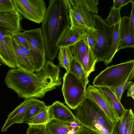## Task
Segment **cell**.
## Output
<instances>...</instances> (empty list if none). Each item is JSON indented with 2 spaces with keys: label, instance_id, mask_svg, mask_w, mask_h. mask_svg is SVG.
<instances>
[{
  "label": "cell",
  "instance_id": "cell-1",
  "mask_svg": "<svg viewBox=\"0 0 134 134\" xmlns=\"http://www.w3.org/2000/svg\"><path fill=\"white\" fill-rule=\"evenodd\" d=\"M41 28L44 40L46 57L53 63L59 49L57 43L62 33L70 25L64 0H50Z\"/></svg>",
  "mask_w": 134,
  "mask_h": 134
},
{
  "label": "cell",
  "instance_id": "cell-2",
  "mask_svg": "<svg viewBox=\"0 0 134 134\" xmlns=\"http://www.w3.org/2000/svg\"><path fill=\"white\" fill-rule=\"evenodd\" d=\"M74 110L76 120L91 130L93 134H113L115 123L95 102L86 96Z\"/></svg>",
  "mask_w": 134,
  "mask_h": 134
},
{
  "label": "cell",
  "instance_id": "cell-3",
  "mask_svg": "<svg viewBox=\"0 0 134 134\" xmlns=\"http://www.w3.org/2000/svg\"><path fill=\"white\" fill-rule=\"evenodd\" d=\"M134 60L107 67L94 79L93 86L110 89L116 87L130 78L134 79Z\"/></svg>",
  "mask_w": 134,
  "mask_h": 134
},
{
  "label": "cell",
  "instance_id": "cell-4",
  "mask_svg": "<svg viewBox=\"0 0 134 134\" xmlns=\"http://www.w3.org/2000/svg\"><path fill=\"white\" fill-rule=\"evenodd\" d=\"M92 14L96 30L91 32L95 42V49L93 52L98 62H104L111 47L114 25H108L97 14Z\"/></svg>",
  "mask_w": 134,
  "mask_h": 134
},
{
  "label": "cell",
  "instance_id": "cell-5",
  "mask_svg": "<svg viewBox=\"0 0 134 134\" xmlns=\"http://www.w3.org/2000/svg\"><path fill=\"white\" fill-rule=\"evenodd\" d=\"M86 89L82 83L73 74L66 72L63 77L62 92L65 103L74 110L86 97Z\"/></svg>",
  "mask_w": 134,
  "mask_h": 134
},
{
  "label": "cell",
  "instance_id": "cell-6",
  "mask_svg": "<svg viewBox=\"0 0 134 134\" xmlns=\"http://www.w3.org/2000/svg\"><path fill=\"white\" fill-rule=\"evenodd\" d=\"M23 31L21 34L29 45L35 70L38 71L44 67L46 62L44 40L41 29L37 28Z\"/></svg>",
  "mask_w": 134,
  "mask_h": 134
},
{
  "label": "cell",
  "instance_id": "cell-7",
  "mask_svg": "<svg viewBox=\"0 0 134 134\" xmlns=\"http://www.w3.org/2000/svg\"><path fill=\"white\" fill-rule=\"evenodd\" d=\"M68 10L70 28L77 26L92 32L96 30L92 13L79 0H64Z\"/></svg>",
  "mask_w": 134,
  "mask_h": 134
},
{
  "label": "cell",
  "instance_id": "cell-8",
  "mask_svg": "<svg viewBox=\"0 0 134 134\" xmlns=\"http://www.w3.org/2000/svg\"><path fill=\"white\" fill-rule=\"evenodd\" d=\"M15 10L25 18L40 24L43 21L46 9L43 0H12Z\"/></svg>",
  "mask_w": 134,
  "mask_h": 134
},
{
  "label": "cell",
  "instance_id": "cell-9",
  "mask_svg": "<svg viewBox=\"0 0 134 134\" xmlns=\"http://www.w3.org/2000/svg\"><path fill=\"white\" fill-rule=\"evenodd\" d=\"M48 134H91L92 131L77 120L72 122H62L51 119L46 125Z\"/></svg>",
  "mask_w": 134,
  "mask_h": 134
},
{
  "label": "cell",
  "instance_id": "cell-10",
  "mask_svg": "<svg viewBox=\"0 0 134 134\" xmlns=\"http://www.w3.org/2000/svg\"><path fill=\"white\" fill-rule=\"evenodd\" d=\"M13 34L0 27V60L11 69L17 68L11 42Z\"/></svg>",
  "mask_w": 134,
  "mask_h": 134
},
{
  "label": "cell",
  "instance_id": "cell-11",
  "mask_svg": "<svg viewBox=\"0 0 134 134\" xmlns=\"http://www.w3.org/2000/svg\"><path fill=\"white\" fill-rule=\"evenodd\" d=\"M41 101L35 98H27L20 104L7 116L2 127L1 131L5 132L8 129L14 124L23 122V119L26 112L32 107Z\"/></svg>",
  "mask_w": 134,
  "mask_h": 134
},
{
  "label": "cell",
  "instance_id": "cell-12",
  "mask_svg": "<svg viewBox=\"0 0 134 134\" xmlns=\"http://www.w3.org/2000/svg\"><path fill=\"white\" fill-rule=\"evenodd\" d=\"M86 95L101 109L112 122L115 123L118 120L119 118L113 108L99 90L89 85L86 88Z\"/></svg>",
  "mask_w": 134,
  "mask_h": 134
},
{
  "label": "cell",
  "instance_id": "cell-13",
  "mask_svg": "<svg viewBox=\"0 0 134 134\" xmlns=\"http://www.w3.org/2000/svg\"><path fill=\"white\" fill-rule=\"evenodd\" d=\"M90 32L79 26H76L70 28V26H68L62 33L56 46L59 49L62 47H70L79 41L86 38Z\"/></svg>",
  "mask_w": 134,
  "mask_h": 134
},
{
  "label": "cell",
  "instance_id": "cell-14",
  "mask_svg": "<svg viewBox=\"0 0 134 134\" xmlns=\"http://www.w3.org/2000/svg\"><path fill=\"white\" fill-rule=\"evenodd\" d=\"M21 15L16 10L0 12V27L13 34L23 30Z\"/></svg>",
  "mask_w": 134,
  "mask_h": 134
},
{
  "label": "cell",
  "instance_id": "cell-15",
  "mask_svg": "<svg viewBox=\"0 0 134 134\" xmlns=\"http://www.w3.org/2000/svg\"><path fill=\"white\" fill-rule=\"evenodd\" d=\"M50 119H54L62 122L75 121L76 119L71 110L59 101H57L49 105Z\"/></svg>",
  "mask_w": 134,
  "mask_h": 134
},
{
  "label": "cell",
  "instance_id": "cell-16",
  "mask_svg": "<svg viewBox=\"0 0 134 134\" xmlns=\"http://www.w3.org/2000/svg\"><path fill=\"white\" fill-rule=\"evenodd\" d=\"M129 25V17L124 16L122 18L120 27L118 51L127 48H134V37L130 32Z\"/></svg>",
  "mask_w": 134,
  "mask_h": 134
},
{
  "label": "cell",
  "instance_id": "cell-17",
  "mask_svg": "<svg viewBox=\"0 0 134 134\" xmlns=\"http://www.w3.org/2000/svg\"><path fill=\"white\" fill-rule=\"evenodd\" d=\"M11 42L12 51L17 68L25 71L34 73V69L21 49L12 37Z\"/></svg>",
  "mask_w": 134,
  "mask_h": 134
},
{
  "label": "cell",
  "instance_id": "cell-18",
  "mask_svg": "<svg viewBox=\"0 0 134 134\" xmlns=\"http://www.w3.org/2000/svg\"><path fill=\"white\" fill-rule=\"evenodd\" d=\"M105 97L113 108L119 119L121 117L126 109L122 105L111 89L104 87H96Z\"/></svg>",
  "mask_w": 134,
  "mask_h": 134
},
{
  "label": "cell",
  "instance_id": "cell-19",
  "mask_svg": "<svg viewBox=\"0 0 134 134\" xmlns=\"http://www.w3.org/2000/svg\"><path fill=\"white\" fill-rule=\"evenodd\" d=\"M121 19L114 25L111 47L104 62L106 66L111 63L114 55L118 51L120 42L119 30Z\"/></svg>",
  "mask_w": 134,
  "mask_h": 134
},
{
  "label": "cell",
  "instance_id": "cell-20",
  "mask_svg": "<svg viewBox=\"0 0 134 134\" xmlns=\"http://www.w3.org/2000/svg\"><path fill=\"white\" fill-rule=\"evenodd\" d=\"M88 47L86 38L79 41L70 47L73 57L81 65Z\"/></svg>",
  "mask_w": 134,
  "mask_h": 134
},
{
  "label": "cell",
  "instance_id": "cell-21",
  "mask_svg": "<svg viewBox=\"0 0 134 134\" xmlns=\"http://www.w3.org/2000/svg\"><path fill=\"white\" fill-rule=\"evenodd\" d=\"M68 72L74 75L86 87L89 82L88 77L82 66L73 57L70 61V69Z\"/></svg>",
  "mask_w": 134,
  "mask_h": 134
},
{
  "label": "cell",
  "instance_id": "cell-22",
  "mask_svg": "<svg viewBox=\"0 0 134 134\" xmlns=\"http://www.w3.org/2000/svg\"><path fill=\"white\" fill-rule=\"evenodd\" d=\"M88 47L83 59L81 66L88 77L90 74L95 70V65L98 60L91 49L88 46Z\"/></svg>",
  "mask_w": 134,
  "mask_h": 134
},
{
  "label": "cell",
  "instance_id": "cell-23",
  "mask_svg": "<svg viewBox=\"0 0 134 134\" xmlns=\"http://www.w3.org/2000/svg\"><path fill=\"white\" fill-rule=\"evenodd\" d=\"M58 58L60 66L66 70V72L69 70L70 61L73 56L70 47H64L60 48Z\"/></svg>",
  "mask_w": 134,
  "mask_h": 134
},
{
  "label": "cell",
  "instance_id": "cell-24",
  "mask_svg": "<svg viewBox=\"0 0 134 134\" xmlns=\"http://www.w3.org/2000/svg\"><path fill=\"white\" fill-rule=\"evenodd\" d=\"M45 103L41 101L30 108L26 113L24 117L23 121L29 124L40 112L46 107Z\"/></svg>",
  "mask_w": 134,
  "mask_h": 134
},
{
  "label": "cell",
  "instance_id": "cell-25",
  "mask_svg": "<svg viewBox=\"0 0 134 134\" xmlns=\"http://www.w3.org/2000/svg\"><path fill=\"white\" fill-rule=\"evenodd\" d=\"M132 109H126L123 115L115 123L113 134H123Z\"/></svg>",
  "mask_w": 134,
  "mask_h": 134
},
{
  "label": "cell",
  "instance_id": "cell-26",
  "mask_svg": "<svg viewBox=\"0 0 134 134\" xmlns=\"http://www.w3.org/2000/svg\"><path fill=\"white\" fill-rule=\"evenodd\" d=\"M49 105L40 112L29 124L30 125H46L50 120L48 111Z\"/></svg>",
  "mask_w": 134,
  "mask_h": 134
},
{
  "label": "cell",
  "instance_id": "cell-27",
  "mask_svg": "<svg viewBox=\"0 0 134 134\" xmlns=\"http://www.w3.org/2000/svg\"><path fill=\"white\" fill-rule=\"evenodd\" d=\"M121 8H116L113 7H111L109 15L104 20L108 25H114L122 18L120 13Z\"/></svg>",
  "mask_w": 134,
  "mask_h": 134
},
{
  "label": "cell",
  "instance_id": "cell-28",
  "mask_svg": "<svg viewBox=\"0 0 134 134\" xmlns=\"http://www.w3.org/2000/svg\"><path fill=\"white\" fill-rule=\"evenodd\" d=\"M27 130L26 134H48L46 125H30Z\"/></svg>",
  "mask_w": 134,
  "mask_h": 134
},
{
  "label": "cell",
  "instance_id": "cell-29",
  "mask_svg": "<svg viewBox=\"0 0 134 134\" xmlns=\"http://www.w3.org/2000/svg\"><path fill=\"white\" fill-rule=\"evenodd\" d=\"M80 3L91 13L96 14L98 13V0H79Z\"/></svg>",
  "mask_w": 134,
  "mask_h": 134
},
{
  "label": "cell",
  "instance_id": "cell-30",
  "mask_svg": "<svg viewBox=\"0 0 134 134\" xmlns=\"http://www.w3.org/2000/svg\"><path fill=\"white\" fill-rule=\"evenodd\" d=\"M132 79L131 78H128L125 82L121 85L116 87L110 89L120 101H121L123 94L126 89L128 82Z\"/></svg>",
  "mask_w": 134,
  "mask_h": 134
},
{
  "label": "cell",
  "instance_id": "cell-31",
  "mask_svg": "<svg viewBox=\"0 0 134 134\" xmlns=\"http://www.w3.org/2000/svg\"><path fill=\"white\" fill-rule=\"evenodd\" d=\"M134 132V114L132 110L123 134H132Z\"/></svg>",
  "mask_w": 134,
  "mask_h": 134
},
{
  "label": "cell",
  "instance_id": "cell-32",
  "mask_svg": "<svg viewBox=\"0 0 134 134\" xmlns=\"http://www.w3.org/2000/svg\"><path fill=\"white\" fill-rule=\"evenodd\" d=\"M15 10L12 0H0V12L11 11Z\"/></svg>",
  "mask_w": 134,
  "mask_h": 134
},
{
  "label": "cell",
  "instance_id": "cell-33",
  "mask_svg": "<svg viewBox=\"0 0 134 134\" xmlns=\"http://www.w3.org/2000/svg\"><path fill=\"white\" fill-rule=\"evenodd\" d=\"M12 37L19 43L27 49H30L29 45L27 42L21 34V32L14 34Z\"/></svg>",
  "mask_w": 134,
  "mask_h": 134
},
{
  "label": "cell",
  "instance_id": "cell-34",
  "mask_svg": "<svg viewBox=\"0 0 134 134\" xmlns=\"http://www.w3.org/2000/svg\"><path fill=\"white\" fill-rule=\"evenodd\" d=\"M132 8L131 15L129 17V27L131 33L134 37V1L131 0Z\"/></svg>",
  "mask_w": 134,
  "mask_h": 134
},
{
  "label": "cell",
  "instance_id": "cell-35",
  "mask_svg": "<svg viewBox=\"0 0 134 134\" xmlns=\"http://www.w3.org/2000/svg\"><path fill=\"white\" fill-rule=\"evenodd\" d=\"M131 0H114L113 7L116 8L122 7L131 2Z\"/></svg>",
  "mask_w": 134,
  "mask_h": 134
},
{
  "label": "cell",
  "instance_id": "cell-36",
  "mask_svg": "<svg viewBox=\"0 0 134 134\" xmlns=\"http://www.w3.org/2000/svg\"><path fill=\"white\" fill-rule=\"evenodd\" d=\"M128 90L127 96L131 97L134 99V83L131 81H128L126 89Z\"/></svg>",
  "mask_w": 134,
  "mask_h": 134
},
{
  "label": "cell",
  "instance_id": "cell-37",
  "mask_svg": "<svg viewBox=\"0 0 134 134\" xmlns=\"http://www.w3.org/2000/svg\"><path fill=\"white\" fill-rule=\"evenodd\" d=\"M86 41L88 46L92 51L94 50L95 47V42L94 38L91 32H90L86 38Z\"/></svg>",
  "mask_w": 134,
  "mask_h": 134
},
{
  "label": "cell",
  "instance_id": "cell-38",
  "mask_svg": "<svg viewBox=\"0 0 134 134\" xmlns=\"http://www.w3.org/2000/svg\"><path fill=\"white\" fill-rule=\"evenodd\" d=\"M16 43L18 44L19 47H20L26 56L28 60L33 66L34 69V63L29 50L27 49L23 46L20 44L18 43L15 40Z\"/></svg>",
  "mask_w": 134,
  "mask_h": 134
},
{
  "label": "cell",
  "instance_id": "cell-39",
  "mask_svg": "<svg viewBox=\"0 0 134 134\" xmlns=\"http://www.w3.org/2000/svg\"><path fill=\"white\" fill-rule=\"evenodd\" d=\"M1 61H0V66H1Z\"/></svg>",
  "mask_w": 134,
  "mask_h": 134
},
{
  "label": "cell",
  "instance_id": "cell-40",
  "mask_svg": "<svg viewBox=\"0 0 134 134\" xmlns=\"http://www.w3.org/2000/svg\"><path fill=\"white\" fill-rule=\"evenodd\" d=\"M134 132H133L132 133V134H134Z\"/></svg>",
  "mask_w": 134,
  "mask_h": 134
}]
</instances>
